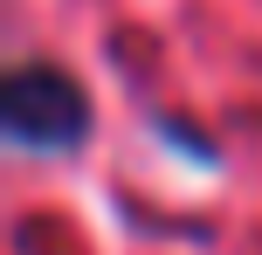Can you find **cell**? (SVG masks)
Here are the masks:
<instances>
[{"instance_id": "cell-1", "label": "cell", "mask_w": 262, "mask_h": 255, "mask_svg": "<svg viewBox=\"0 0 262 255\" xmlns=\"http://www.w3.org/2000/svg\"><path fill=\"white\" fill-rule=\"evenodd\" d=\"M7 138L28 152H76L90 138V97L69 69L28 62L7 76Z\"/></svg>"}]
</instances>
